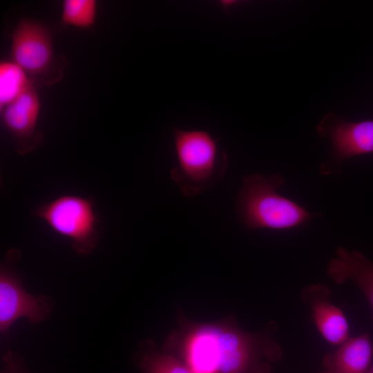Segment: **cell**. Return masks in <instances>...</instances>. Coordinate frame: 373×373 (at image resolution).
Wrapping results in <instances>:
<instances>
[{"label":"cell","instance_id":"cell-1","mask_svg":"<svg viewBox=\"0 0 373 373\" xmlns=\"http://www.w3.org/2000/svg\"><path fill=\"white\" fill-rule=\"evenodd\" d=\"M276 328L271 322L265 329L249 333L233 316L199 323L180 313L178 327L165 339L162 351L194 373H270V363L282 355L274 336Z\"/></svg>","mask_w":373,"mask_h":373},{"label":"cell","instance_id":"cell-2","mask_svg":"<svg viewBox=\"0 0 373 373\" xmlns=\"http://www.w3.org/2000/svg\"><path fill=\"white\" fill-rule=\"evenodd\" d=\"M177 166L171 171V180L186 197L207 191L224 176L228 158L214 138L203 130L174 128Z\"/></svg>","mask_w":373,"mask_h":373},{"label":"cell","instance_id":"cell-3","mask_svg":"<svg viewBox=\"0 0 373 373\" xmlns=\"http://www.w3.org/2000/svg\"><path fill=\"white\" fill-rule=\"evenodd\" d=\"M284 183L279 175H247L238 195L236 211L249 229H286L305 224L312 215L277 189Z\"/></svg>","mask_w":373,"mask_h":373},{"label":"cell","instance_id":"cell-4","mask_svg":"<svg viewBox=\"0 0 373 373\" xmlns=\"http://www.w3.org/2000/svg\"><path fill=\"white\" fill-rule=\"evenodd\" d=\"M32 214L53 232L70 240L78 254H91L99 240V218L90 197L64 194L36 207Z\"/></svg>","mask_w":373,"mask_h":373},{"label":"cell","instance_id":"cell-5","mask_svg":"<svg viewBox=\"0 0 373 373\" xmlns=\"http://www.w3.org/2000/svg\"><path fill=\"white\" fill-rule=\"evenodd\" d=\"M11 61L32 78L45 77L55 61L52 38L39 22L23 19L11 35Z\"/></svg>","mask_w":373,"mask_h":373},{"label":"cell","instance_id":"cell-6","mask_svg":"<svg viewBox=\"0 0 373 373\" xmlns=\"http://www.w3.org/2000/svg\"><path fill=\"white\" fill-rule=\"evenodd\" d=\"M49 311L46 297L32 296L23 288L19 276L7 258L0 271L1 333H6L21 317H26L33 323H39L46 317Z\"/></svg>","mask_w":373,"mask_h":373},{"label":"cell","instance_id":"cell-7","mask_svg":"<svg viewBox=\"0 0 373 373\" xmlns=\"http://www.w3.org/2000/svg\"><path fill=\"white\" fill-rule=\"evenodd\" d=\"M41 102L32 81L14 100L1 109V122L15 142L16 149L26 155L40 146L43 135L37 128Z\"/></svg>","mask_w":373,"mask_h":373},{"label":"cell","instance_id":"cell-8","mask_svg":"<svg viewBox=\"0 0 373 373\" xmlns=\"http://www.w3.org/2000/svg\"><path fill=\"white\" fill-rule=\"evenodd\" d=\"M317 131L321 135L329 137L336 160L373 153V120L347 122L329 113L322 119Z\"/></svg>","mask_w":373,"mask_h":373},{"label":"cell","instance_id":"cell-9","mask_svg":"<svg viewBox=\"0 0 373 373\" xmlns=\"http://www.w3.org/2000/svg\"><path fill=\"white\" fill-rule=\"evenodd\" d=\"M332 292L323 284H314L301 291L303 302L308 305L315 325L329 343L340 345L349 338V324L343 311L331 302Z\"/></svg>","mask_w":373,"mask_h":373},{"label":"cell","instance_id":"cell-10","mask_svg":"<svg viewBox=\"0 0 373 373\" xmlns=\"http://www.w3.org/2000/svg\"><path fill=\"white\" fill-rule=\"evenodd\" d=\"M328 276L336 283L354 282L367 300L373 314V262L362 253L344 247L336 249L327 268Z\"/></svg>","mask_w":373,"mask_h":373},{"label":"cell","instance_id":"cell-11","mask_svg":"<svg viewBox=\"0 0 373 373\" xmlns=\"http://www.w3.org/2000/svg\"><path fill=\"white\" fill-rule=\"evenodd\" d=\"M373 356L368 333L349 338L334 352L327 354L323 366L328 373H366Z\"/></svg>","mask_w":373,"mask_h":373},{"label":"cell","instance_id":"cell-12","mask_svg":"<svg viewBox=\"0 0 373 373\" xmlns=\"http://www.w3.org/2000/svg\"><path fill=\"white\" fill-rule=\"evenodd\" d=\"M31 82L28 75L12 61L1 62L0 64L1 109L17 97Z\"/></svg>","mask_w":373,"mask_h":373},{"label":"cell","instance_id":"cell-13","mask_svg":"<svg viewBox=\"0 0 373 373\" xmlns=\"http://www.w3.org/2000/svg\"><path fill=\"white\" fill-rule=\"evenodd\" d=\"M97 10L95 0H64L61 22L67 26L90 29L95 23Z\"/></svg>","mask_w":373,"mask_h":373},{"label":"cell","instance_id":"cell-14","mask_svg":"<svg viewBox=\"0 0 373 373\" xmlns=\"http://www.w3.org/2000/svg\"><path fill=\"white\" fill-rule=\"evenodd\" d=\"M140 365L142 373H194L180 359L164 352L148 353Z\"/></svg>","mask_w":373,"mask_h":373},{"label":"cell","instance_id":"cell-15","mask_svg":"<svg viewBox=\"0 0 373 373\" xmlns=\"http://www.w3.org/2000/svg\"><path fill=\"white\" fill-rule=\"evenodd\" d=\"M3 367L1 373H28L22 361L11 352L3 357Z\"/></svg>","mask_w":373,"mask_h":373},{"label":"cell","instance_id":"cell-16","mask_svg":"<svg viewBox=\"0 0 373 373\" xmlns=\"http://www.w3.org/2000/svg\"><path fill=\"white\" fill-rule=\"evenodd\" d=\"M366 373H373V363L370 365Z\"/></svg>","mask_w":373,"mask_h":373},{"label":"cell","instance_id":"cell-17","mask_svg":"<svg viewBox=\"0 0 373 373\" xmlns=\"http://www.w3.org/2000/svg\"><path fill=\"white\" fill-rule=\"evenodd\" d=\"M324 373H328V372H324Z\"/></svg>","mask_w":373,"mask_h":373}]
</instances>
